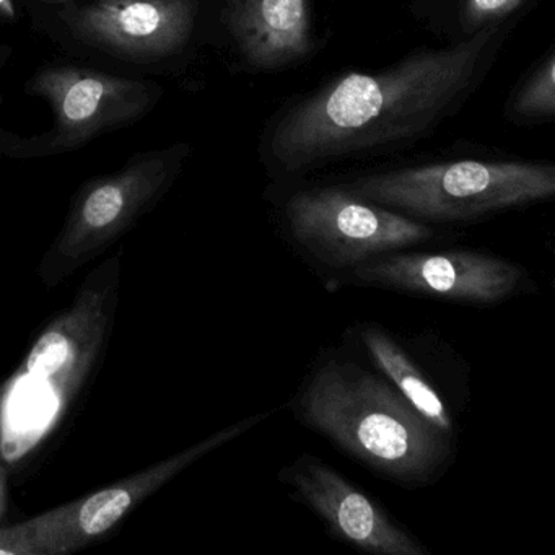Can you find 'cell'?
I'll use <instances>...</instances> for the list:
<instances>
[{"instance_id": "cell-1", "label": "cell", "mask_w": 555, "mask_h": 555, "mask_svg": "<svg viewBox=\"0 0 555 555\" xmlns=\"http://www.w3.org/2000/svg\"><path fill=\"white\" fill-rule=\"evenodd\" d=\"M500 35L486 25L447 50H422L378 74H349L281 119L271 155L284 170L414 141L466 99Z\"/></svg>"}, {"instance_id": "cell-6", "label": "cell", "mask_w": 555, "mask_h": 555, "mask_svg": "<svg viewBox=\"0 0 555 555\" xmlns=\"http://www.w3.org/2000/svg\"><path fill=\"white\" fill-rule=\"evenodd\" d=\"M184 160V147L135 155L116 173L87 183L74 199L66 223L44 259V281L64 275L96 258L158 203Z\"/></svg>"}, {"instance_id": "cell-17", "label": "cell", "mask_w": 555, "mask_h": 555, "mask_svg": "<svg viewBox=\"0 0 555 555\" xmlns=\"http://www.w3.org/2000/svg\"><path fill=\"white\" fill-rule=\"evenodd\" d=\"M0 18L14 22L17 18V8L14 0H0Z\"/></svg>"}, {"instance_id": "cell-9", "label": "cell", "mask_w": 555, "mask_h": 555, "mask_svg": "<svg viewBox=\"0 0 555 555\" xmlns=\"http://www.w3.org/2000/svg\"><path fill=\"white\" fill-rule=\"evenodd\" d=\"M337 281L464 305L503 304L528 291L532 282L522 266L467 249L386 253Z\"/></svg>"}, {"instance_id": "cell-2", "label": "cell", "mask_w": 555, "mask_h": 555, "mask_svg": "<svg viewBox=\"0 0 555 555\" xmlns=\"http://www.w3.org/2000/svg\"><path fill=\"white\" fill-rule=\"evenodd\" d=\"M118 258L83 282L73 305L0 388V460L21 463L56 434L106 347L118 304Z\"/></svg>"}, {"instance_id": "cell-10", "label": "cell", "mask_w": 555, "mask_h": 555, "mask_svg": "<svg viewBox=\"0 0 555 555\" xmlns=\"http://www.w3.org/2000/svg\"><path fill=\"white\" fill-rule=\"evenodd\" d=\"M279 479L346 544L372 555L428 554L378 503L320 457L301 454L281 470Z\"/></svg>"}, {"instance_id": "cell-12", "label": "cell", "mask_w": 555, "mask_h": 555, "mask_svg": "<svg viewBox=\"0 0 555 555\" xmlns=\"http://www.w3.org/2000/svg\"><path fill=\"white\" fill-rule=\"evenodd\" d=\"M225 22L256 69H278L310 53V0H229Z\"/></svg>"}, {"instance_id": "cell-11", "label": "cell", "mask_w": 555, "mask_h": 555, "mask_svg": "<svg viewBox=\"0 0 555 555\" xmlns=\"http://www.w3.org/2000/svg\"><path fill=\"white\" fill-rule=\"evenodd\" d=\"M70 34L129 61H157L186 47L196 22L194 0H95L63 12Z\"/></svg>"}, {"instance_id": "cell-8", "label": "cell", "mask_w": 555, "mask_h": 555, "mask_svg": "<svg viewBox=\"0 0 555 555\" xmlns=\"http://www.w3.org/2000/svg\"><path fill=\"white\" fill-rule=\"evenodd\" d=\"M28 89L47 100L54 129L44 138L25 141L22 157L82 147L103 132L138 121L160 96L152 83L77 66L47 67Z\"/></svg>"}, {"instance_id": "cell-14", "label": "cell", "mask_w": 555, "mask_h": 555, "mask_svg": "<svg viewBox=\"0 0 555 555\" xmlns=\"http://www.w3.org/2000/svg\"><path fill=\"white\" fill-rule=\"evenodd\" d=\"M516 115L525 118H551L555 113V56L548 54L516 96Z\"/></svg>"}, {"instance_id": "cell-16", "label": "cell", "mask_w": 555, "mask_h": 555, "mask_svg": "<svg viewBox=\"0 0 555 555\" xmlns=\"http://www.w3.org/2000/svg\"><path fill=\"white\" fill-rule=\"evenodd\" d=\"M0 108H2V99H0ZM24 142L21 139L14 138V135L4 134V131L0 129V152H4L5 155L21 157Z\"/></svg>"}, {"instance_id": "cell-4", "label": "cell", "mask_w": 555, "mask_h": 555, "mask_svg": "<svg viewBox=\"0 0 555 555\" xmlns=\"http://www.w3.org/2000/svg\"><path fill=\"white\" fill-rule=\"evenodd\" d=\"M349 191L418 222H470L554 196L555 168L534 162H448L370 175Z\"/></svg>"}, {"instance_id": "cell-20", "label": "cell", "mask_w": 555, "mask_h": 555, "mask_svg": "<svg viewBox=\"0 0 555 555\" xmlns=\"http://www.w3.org/2000/svg\"><path fill=\"white\" fill-rule=\"evenodd\" d=\"M44 2H64V0H44Z\"/></svg>"}, {"instance_id": "cell-3", "label": "cell", "mask_w": 555, "mask_h": 555, "mask_svg": "<svg viewBox=\"0 0 555 555\" xmlns=\"http://www.w3.org/2000/svg\"><path fill=\"white\" fill-rule=\"evenodd\" d=\"M297 414L375 473L408 487L434 482L450 460L438 434L386 382L349 360L320 363L301 386Z\"/></svg>"}, {"instance_id": "cell-7", "label": "cell", "mask_w": 555, "mask_h": 555, "mask_svg": "<svg viewBox=\"0 0 555 555\" xmlns=\"http://www.w3.org/2000/svg\"><path fill=\"white\" fill-rule=\"evenodd\" d=\"M264 417L246 418L106 489L41 513L21 525L0 529V555H64L86 547L112 531L139 503L194 461L238 437Z\"/></svg>"}, {"instance_id": "cell-13", "label": "cell", "mask_w": 555, "mask_h": 555, "mask_svg": "<svg viewBox=\"0 0 555 555\" xmlns=\"http://www.w3.org/2000/svg\"><path fill=\"white\" fill-rule=\"evenodd\" d=\"M357 337L366 356L386 379L418 415L438 434L451 440L454 435L453 414L443 396L428 379L427 373L412 359L411 353L385 327L365 323L357 327Z\"/></svg>"}, {"instance_id": "cell-5", "label": "cell", "mask_w": 555, "mask_h": 555, "mask_svg": "<svg viewBox=\"0 0 555 555\" xmlns=\"http://www.w3.org/2000/svg\"><path fill=\"white\" fill-rule=\"evenodd\" d=\"M285 222L298 251L318 268L343 275L376 256L434 238L427 223L339 188L295 194L285 206Z\"/></svg>"}, {"instance_id": "cell-18", "label": "cell", "mask_w": 555, "mask_h": 555, "mask_svg": "<svg viewBox=\"0 0 555 555\" xmlns=\"http://www.w3.org/2000/svg\"><path fill=\"white\" fill-rule=\"evenodd\" d=\"M5 469L4 467H0V518L4 515L5 512Z\"/></svg>"}, {"instance_id": "cell-15", "label": "cell", "mask_w": 555, "mask_h": 555, "mask_svg": "<svg viewBox=\"0 0 555 555\" xmlns=\"http://www.w3.org/2000/svg\"><path fill=\"white\" fill-rule=\"evenodd\" d=\"M522 4V0H466L463 9L464 30L474 31L495 24Z\"/></svg>"}, {"instance_id": "cell-19", "label": "cell", "mask_w": 555, "mask_h": 555, "mask_svg": "<svg viewBox=\"0 0 555 555\" xmlns=\"http://www.w3.org/2000/svg\"><path fill=\"white\" fill-rule=\"evenodd\" d=\"M12 54H14L12 48L0 47V69H2V67H4L5 64L9 63V60H11Z\"/></svg>"}]
</instances>
